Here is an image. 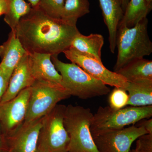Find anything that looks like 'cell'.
Here are the masks:
<instances>
[{"instance_id": "obj_28", "label": "cell", "mask_w": 152, "mask_h": 152, "mask_svg": "<svg viewBox=\"0 0 152 152\" xmlns=\"http://www.w3.org/2000/svg\"><path fill=\"white\" fill-rule=\"evenodd\" d=\"M28 1L29 2L32 8H35L37 7L41 0H28Z\"/></svg>"}, {"instance_id": "obj_12", "label": "cell", "mask_w": 152, "mask_h": 152, "mask_svg": "<svg viewBox=\"0 0 152 152\" xmlns=\"http://www.w3.org/2000/svg\"><path fill=\"white\" fill-rule=\"evenodd\" d=\"M28 55L31 72L35 81L63 86L61 76L52 62L51 55L35 53Z\"/></svg>"}, {"instance_id": "obj_32", "label": "cell", "mask_w": 152, "mask_h": 152, "mask_svg": "<svg viewBox=\"0 0 152 152\" xmlns=\"http://www.w3.org/2000/svg\"><path fill=\"white\" fill-rule=\"evenodd\" d=\"M0 152H10L8 149H2L0 150Z\"/></svg>"}, {"instance_id": "obj_26", "label": "cell", "mask_w": 152, "mask_h": 152, "mask_svg": "<svg viewBox=\"0 0 152 152\" xmlns=\"http://www.w3.org/2000/svg\"><path fill=\"white\" fill-rule=\"evenodd\" d=\"M2 149H8V147L6 137L0 124V150Z\"/></svg>"}, {"instance_id": "obj_19", "label": "cell", "mask_w": 152, "mask_h": 152, "mask_svg": "<svg viewBox=\"0 0 152 152\" xmlns=\"http://www.w3.org/2000/svg\"><path fill=\"white\" fill-rule=\"evenodd\" d=\"M126 90L129 95L128 105L135 107L152 106V83H128Z\"/></svg>"}, {"instance_id": "obj_10", "label": "cell", "mask_w": 152, "mask_h": 152, "mask_svg": "<svg viewBox=\"0 0 152 152\" xmlns=\"http://www.w3.org/2000/svg\"><path fill=\"white\" fill-rule=\"evenodd\" d=\"M31 94L30 87L10 100L0 104V124L6 137L15 132L24 122Z\"/></svg>"}, {"instance_id": "obj_16", "label": "cell", "mask_w": 152, "mask_h": 152, "mask_svg": "<svg viewBox=\"0 0 152 152\" xmlns=\"http://www.w3.org/2000/svg\"><path fill=\"white\" fill-rule=\"evenodd\" d=\"M116 72L128 83H152V61L144 58L135 60Z\"/></svg>"}, {"instance_id": "obj_4", "label": "cell", "mask_w": 152, "mask_h": 152, "mask_svg": "<svg viewBox=\"0 0 152 152\" xmlns=\"http://www.w3.org/2000/svg\"><path fill=\"white\" fill-rule=\"evenodd\" d=\"M94 115L89 108L69 105L64 125L70 138L68 152H99L91 131Z\"/></svg>"}, {"instance_id": "obj_29", "label": "cell", "mask_w": 152, "mask_h": 152, "mask_svg": "<svg viewBox=\"0 0 152 152\" xmlns=\"http://www.w3.org/2000/svg\"><path fill=\"white\" fill-rule=\"evenodd\" d=\"M129 1L130 0H122V8L123 10L124 11V12H125L126 8Z\"/></svg>"}, {"instance_id": "obj_30", "label": "cell", "mask_w": 152, "mask_h": 152, "mask_svg": "<svg viewBox=\"0 0 152 152\" xmlns=\"http://www.w3.org/2000/svg\"><path fill=\"white\" fill-rule=\"evenodd\" d=\"M34 152H48L47 151H45V150H44L43 149H42L39 148H37V149L36 150V151Z\"/></svg>"}, {"instance_id": "obj_2", "label": "cell", "mask_w": 152, "mask_h": 152, "mask_svg": "<svg viewBox=\"0 0 152 152\" xmlns=\"http://www.w3.org/2000/svg\"><path fill=\"white\" fill-rule=\"evenodd\" d=\"M148 24L146 18L132 27L118 28L116 41L118 54L114 72L151 54L152 42L148 33Z\"/></svg>"}, {"instance_id": "obj_17", "label": "cell", "mask_w": 152, "mask_h": 152, "mask_svg": "<svg viewBox=\"0 0 152 152\" xmlns=\"http://www.w3.org/2000/svg\"><path fill=\"white\" fill-rule=\"evenodd\" d=\"M104 44V37L100 34L85 36L79 32L74 38L70 47L81 53L92 55L102 61L101 51Z\"/></svg>"}, {"instance_id": "obj_27", "label": "cell", "mask_w": 152, "mask_h": 152, "mask_svg": "<svg viewBox=\"0 0 152 152\" xmlns=\"http://www.w3.org/2000/svg\"><path fill=\"white\" fill-rule=\"evenodd\" d=\"M8 7V0H0V16L4 15Z\"/></svg>"}, {"instance_id": "obj_20", "label": "cell", "mask_w": 152, "mask_h": 152, "mask_svg": "<svg viewBox=\"0 0 152 152\" xmlns=\"http://www.w3.org/2000/svg\"><path fill=\"white\" fill-rule=\"evenodd\" d=\"M90 12L88 0H65L61 19L76 26L78 19Z\"/></svg>"}, {"instance_id": "obj_23", "label": "cell", "mask_w": 152, "mask_h": 152, "mask_svg": "<svg viewBox=\"0 0 152 152\" xmlns=\"http://www.w3.org/2000/svg\"><path fill=\"white\" fill-rule=\"evenodd\" d=\"M129 95L124 89L115 87L109 97V107L114 110L123 109L128 105Z\"/></svg>"}, {"instance_id": "obj_14", "label": "cell", "mask_w": 152, "mask_h": 152, "mask_svg": "<svg viewBox=\"0 0 152 152\" xmlns=\"http://www.w3.org/2000/svg\"><path fill=\"white\" fill-rule=\"evenodd\" d=\"M17 37L15 31H11L7 40L0 46V66L9 78L20 60L27 53Z\"/></svg>"}, {"instance_id": "obj_31", "label": "cell", "mask_w": 152, "mask_h": 152, "mask_svg": "<svg viewBox=\"0 0 152 152\" xmlns=\"http://www.w3.org/2000/svg\"><path fill=\"white\" fill-rule=\"evenodd\" d=\"M145 1L149 4L152 5V0H145Z\"/></svg>"}, {"instance_id": "obj_7", "label": "cell", "mask_w": 152, "mask_h": 152, "mask_svg": "<svg viewBox=\"0 0 152 152\" xmlns=\"http://www.w3.org/2000/svg\"><path fill=\"white\" fill-rule=\"evenodd\" d=\"M62 86L35 81L31 86V94L24 122L34 121L50 113L58 103L70 97Z\"/></svg>"}, {"instance_id": "obj_18", "label": "cell", "mask_w": 152, "mask_h": 152, "mask_svg": "<svg viewBox=\"0 0 152 152\" xmlns=\"http://www.w3.org/2000/svg\"><path fill=\"white\" fill-rule=\"evenodd\" d=\"M152 9V5L145 0H130L118 28L132 27L146 18Z\"/></svg>"}, {"instance_id": "obj_6", "label": "cell", "mask_w": 152, "mask_h": 152, "mask_svg": "<svg viewBox=\"0 0 152 152\" xmlns=\"http://www.w3.org/2000/svg\"><path fill=\"white\" fill-rule=\"evenodd\" d=\"M66 107L57 104L43 117L37 148L48 152H68L70 138L64 122Z\"/></svg>"}, {"instance_id": "obj_33", "label": "cell", "mask_w": 152, "mask_h": 152, "mask_svg": "<svg viewBox=\"0 0 152 152\" xmlns=\"http://www.w3.org/2000/svg\"><path fill=\"white\" fill-rule=\"evenodd\" d=\"M129 152H143L141 151H136L135 150H130Z\"/></svg>"}, {"instance_id": "obj_3", "label": "cell", "mask_w": 152, "mask_h": 152, "mask_svg": "<svg viewBox=\"0 0 152 152\" xmlns=\"http://www.w3.org/2000/svg\"><path fill=\"white\" fill-rule=\"evenodd\" d=\"M51 59L56 69L62 77V86L71 96L83 99L104 96L110 89L101 81L91 76L74 63L61 61L58 56H52Z\"/></svg>"}, {"instance_id": "obj_15", "label": "cell", "mask_w": 152, "mask_h": 152, "mask_svg": "<svg viewBox=\"0 0 152 152\" xmlns=\"http://www.w3.org/2000/svg\"><path fill=\"white\" fill-rule=\"evenodd\" d=\"M104 21L108 30L110 50L115 53L118 27L124 15L122 0H99Z\"/></svg>"}, {"instance_id": "obj_24", "label": "cell", "mask_w": 152, "mask_h": 152, "mask_svg": "<svg viewBox=\"0 0 152 152\" xmlns=\"http://www.w3.org/2000/svg\"><path fill=\"white\" fill-rule=\"evenodd\" d=\"M10 80L0 66V101L7 91Z\"/></svg>"}, {"instance_id": "obj_21", "label": "cell", "mask_w": 152, "mask_h": 152, "mask_svg": "<svg viewBox=\"0 0 152 152\" xmlns=\"http://www.w3.org/2000/svg\"><path fill=\"white\" fill-rule=\"evenodd\" d=\"M32 9L30 4L24 0H8V7L4 20L10 27L11 31H15L20 19L28 13Z\"/></svg>"}, {"instance_id": "obj_11", "label": "cell", "mask_w": 152, "mask_h": 152, "mask_svg": "<svg viewBox=\"0 0 152 152\" xmlns=\"http://www.w3.org/2000/svg\"><path fill=\"white\" fill-rule=\"evenodd\" d=\"M43 117L31 122H24L15 132L6 137L9 151H35Z\"/></svg>"}, {"instance_id": "obj_5", "label": "cell", "mask_w": 152, "mask_h": 152, "mask_svg": "<svg viewBox=\"0 0 152 152\" xmlns=\"http://www.w3.org/2000/svg\"><path fill=\"white\" fill-rule=\"evenodd\" d=\"M152 116V106H129L118 110H113L109 107H100L93 116L91 133L93 135L107 131L121 129Z\"/></svg>"}, {"instance_id": "obj_13", "label": "cell", "mask_w": 152, "mask_h": 152, "mask_svg": "<svg viewBox=\"0 0 152 152\" xmlns=\"http://www.w3.org/2000/svg\"><path fill=\"white\" fill-rule=\"evenodd\" d=\"M35 81V80L33 77L30 68L28 53L22 58L14 70L7 88L0 101V104L13 99L22 90L31 86Z\"/></svg>"}, {"instance_id": "obj_25", "label": "cell", "mask_w": 152, "mask_h": 152, "mask_svg": "<svg viewBox=\"0 0 152 152\" xmlns=\"http://www.w3.org/2000/svg\"><path fill=\"white\" fill-rule=\"evenodd\" d=\"M136 126L142 127L145 130L148 134H152V119L150 118L148 119H144L140 120L135 124Z\"/></svg>"}, {"instance_id": "obj_9", "label": "cell", "mask_w": 152, "mask_h": 152, "mask_svg": "<svg viewBox=\"0 0 152 152\" xmlns=\"http://www.w3.org/2000/svg\"><path fill=\"white\" fill-rule=\"evenodd\" d=\"M145 134H148L143 128L132 125L128 128L107 131L92 136L99 152H129L133 143Z\"/></svg>"}, {"instance_id": "obj_8", "label": "cell", "mask_w": 152, "mask_h": 152, "mask_svg": "<svg viewBox=\"0 0 152 152\" xmlns=\"http://www.w3.org/2000/svg\"><path fill=\"white\" fill-rule=\"evenodd\" d=\"M63 53L72 63L76 64L105 84L126 90L128 83L122 76L115 72L109 70L104 66L102 61L92 55L81 53L71 47Z\"/></svg>"}, {"instance_id": "obj_1", "label": "cell", "mask_w": 152, "mask_h": 152, "mask_svg": "<svg viewBox=\"0 0 152 152\" xmlns=\"http://www.w3.org/2000/svg\"><path fill=\"white\" fill-rule=\"evenodd\" d=\"M80 32L77 26L51 18L38 8L20 19L17 37L28 53L58 56L67 50Z\"/></svg>"}, {"instance_id": "obj_22", "label": "cell", "mask_w": 152, "mask_h": 152, "mask_svg": "<svg viewBox=\"0 0 152 152\" xmlns=\"http://www.w3.org/2000/svg\"><path fill=\"white\" fill-rule=\"evenodd\" d=\"M65 2V0H41L37 8L51 18L61 19Z\"/></svg>"}]
</instances>
